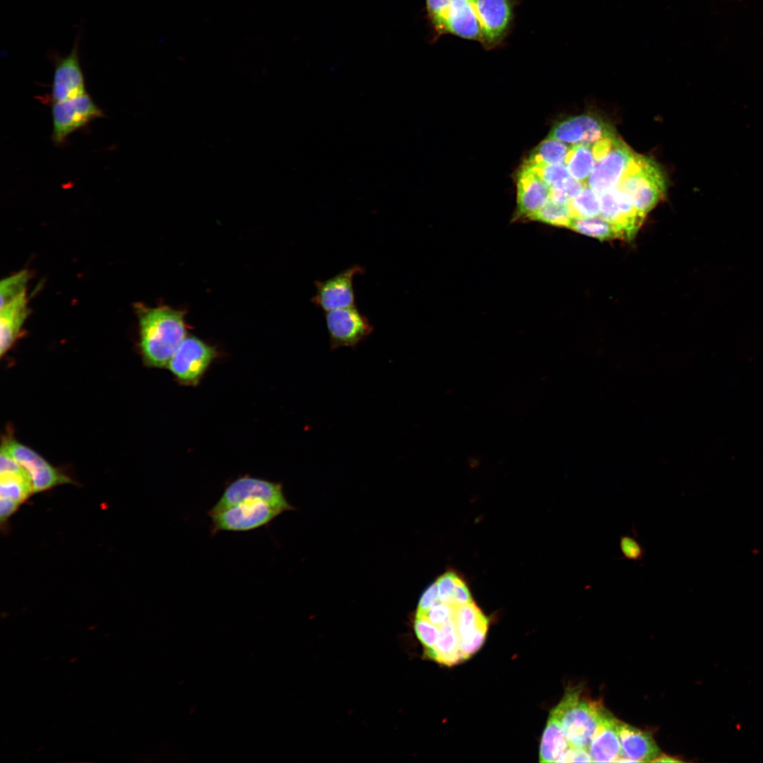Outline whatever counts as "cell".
Listing matches in <instances>:
<instances>
[{"label": "cell", "instance_id": "6da1fadb", "mask_svg": "<svg viewBox=\"0 0 763 763\" xmlns=\"http://www.w3.org/2000/svg\"><path fill=\"white\" fill-rule=\"evenodd\" d=\"M434 28L480 42L486 48L499 45L513 18L511 0H426Z\"/></svg>", "mask_w": 763, "mask_h": 763}, {"label": "cell", "instance_id": "7a4b0ae2", "mask_svg": "<svg viewBox=\"0 0 763 763\" xmlns=\"http://www.w3.org/2000/svg\"><path fill=\"white\" fill-rule=\"evenodd\" d=\"M139 325V347L144 364L150 367H167L187 337L185 312L166 305L136 306Z\"/></svg>", "mask_w": 763, "mask_h": 763}, {"label": "cell", "instance_id": "3957f363", "mask_svg": "<svg viewBox=\"0 0 763 763\" xmlns=\"http://www.w3.org/2000/svg\"><path fill=\"white\" fill-rule=\"evenodd\" d=\"M605 710L600 701L584 696L582 687H574L550 714L560 721L570 746L588 750Z\"/></svg>", "mask_w": 763, "mask_h": 763}, {"label": "cell", "instance_id": "277c9868", "mask_svg": "<svg viewBox=\"0 0 763 763\" xmlns=\"http://www.w3.org/2000/svg\"><path fill=\"white\" fill-rule=\"evenodd\" d=\"M617 188L646 216L664 197L666 182L661 169L653 160L634 153Z\"/></svg>", "mask_w": 763, "mask_h": 763}, {"label": "cell", "instance_id": "5b68a950", "mask_svg": "<svg viewBox=\"0 0 763 763\" xmlns=\"http://www.w3.org/2000/svg\"><path fill=\"white\" fill-rule=\"evenodd\" d=\"M283 511L261 499L239 502L218 512L208 514L211 533L246 532L265 527Z\"/></svg>", "mask_w": 763, "mask_h": 763}, {"label": "cell", "instance_id": "8992f818", "mask_svg": "<svg viewBox=\"0 0 763 763\" xmlns=\"http://www.w3.org/2000/svg\"><path fill=\"white\" fill-rule=\"evenodd\" d=\"M252 499L263 500L283 512L294 509L284 495L281 483L244 475L234 480L225 487L220 497L208 510L207 514L218 512L239 502Z\"/></svg>", "mask_w": 763, "mask_h": 763}, {"label": "cell", "instance_id": "52a82bcc", "mask_svg": "<svg viewBox=\"0 0 763 763\" xmlns=\"http://www.w3.org/2000/svg\"><path fill=\"white\" fill-rule=\"evenodd\" d=\"M52 116V139L56 146H61L70 134L103 117L104 112L85 93L73 98L54 102Z\"/></svg>", "mask_w": 763, "mask_h": 763}, {"label": "cell", "instance_id": "ba28073f", "mask_svg": "<svg viewBox=\"0 0 763 763\" xmlns=\"http://www.w3.org/2000/svg\"><path fill=\"white\" fill-rule=\"evenodd\" d=\"M82 33L76 36L69 54L61 56L56 51L49 52L54 64L51 98L54 102L73 98L85 93V76L80 60Z\"/></svg>", "mask_w": 763, "mask_h": 763}, {"label": "cell", "instance_id": "9c48e42d", "mask_svg": "<svg viewBox=\"0 0 763 763\" xmlns=\"http://www.w3.org/2000/svg\"><path fill=\"white\" fill-rule=\"evenodd\" d=\"M216 356V350L195 336H187L167 367L182 384L196 385Z\"/></svg>", "mask_w": 763, "mask_h": 763}, {"label": "cell", "instance_id": "30bf717a", "mask_svg": "<svg viewBox=\"0 0 763 763\" xmlns=\"http://www.w3.org/2000/svg\"><path fill=\"white\" fill-rule=\"evenodd\" d=\"M325 323L332 350L343 347L355 348L374 329L355 305L326 312Z\"/></svg>", "mask_w": 763, "mask_h": 763}, {"label": "cell", "instance_id": "8fae6325", "mask_svg": "<svg viewBox=\"0 0 763 763\" xmlns=\"http://www.w3.org/2000/svg\"><path fill=\"white\" fill-rule=\"evenodd\" d=\"M1 445L28 473L33 493L43 492L58 485L73 483L71 478L52 466L35 451L13 438L5 437Z\"/></svg>", "mask_w": 763, "mask_h": 763}, {"label": "cell", "instance_id": "7c38bea8", "mask_svg": "<svg viewBox=\"0 0 763 763\" xmlns=\"http://www.w3.org/2000/svg\"><path fill=\"white\" fill-rule=\"evenodd\" d=\"M364 272L363 267L353 265L324 280H316L311 302L325 312L355 305L353 278Z\"/></svg>", "mask_w": 763, "mask_h": 763}, {"label": "cell", "instance_id": "4fadbf2b", "mask_svg": "<svg viewBox=\"0 0 763 763\" xmlns=\"http://www.w3.org/2000/svg\"><path fill=\"white\" fill-rule=\"evenodd\" d=\"M634 153L617 137L610 151L596 162L586 185L599 194L617 188Z\"/></svg>", "mask_w": 763, "mask_h": 763}, {"label": "cell", "instance_id": "5bb4252c", "mask_svg": "<svg viewBox=\"0 0 763 763\" xmlns=\"http://www.w3.org/2000/svg\"><path fill=\"white\" fill-rule=\"evenodd\" d=\"M614 134L610 126L601 119L584 114L560 122L552 129L548 137L571 146L591 145Z\"/></svg>", "mask_w": 763, "mask_h": 763}, {"label": "cell", "instance_id": "9a60e30c", "mask_svg": "<svg viewBox=\"0 0 763 763\" xmlns=\"http://www.w3.org/2000/svg\"><path fill=\"white\" fill-rule=\"evenodd\" d=\"M454 620L459 637L464 660L473 656L483 644L488 620L474 602L455 607Z\"/></svg>", "mask_w": 763, "mask_h": 763}, {"label": "cell", "instance_id": "2e32d148", "mask_svg": "<svg viewBox=\"0 0 763 763\" xmlns=\"http://www.w3.org/2000/svg\"><path fill=\"white\" fill-rule=\"evenodd\" d=\"M599 195L600 216L617 227L624 234L625 239H632L638 231L645 216L635 208L618 188Z\"/></svg>", "mask_w": 763, "mask_h": 763}, {"label": "cell", "instance_id": "e0dca14e", "mask_svg": "<svg viewBox=\"0 0 763 763\" xmlns=\"http://www.w3.org/2000/svg\"><path fill=\"white\" fill-rule=\"evenodd\" d=\"M550 199V188L530 167L522 165L517 176L518 215L531 218Z\"/></svg>", "mask_w": 763, "mask_h": 763}, {"label": "cell", "instance_id": "ac0fdd59", "mask_svg": "<svg viewBox=\"0 0 763 763\" xmlns=\"http://www.w3.org/2000/svg\"><path fill=\"white\" fill-rule=\"evenodd\" d=\"M616 728L623 758L620 762H653L661 751L652 735L617 719Z\"/></svg>", "mask_w": 763, "mask_h": 763}, {"label": "cell", "instance_id": "d6986e66", "mask_svg": "<svg viewBox=\"0 0 763 763\" xmlns=\"http://www.w3.org/2000/svg\"><path fill=\"white\" fill-rule=\"evenodd\" d=\"M617 719L605 709L588 749L592 762H620L623 758L616 728Z\"/></svg>", "mask_w": 763, "mask_h": 763}, {"label": "cell", "instance_id": "ffe728a7", "mask_svg": "<svg viewBox=\"0 0 763 763\" xmlns=\"http://www.w3.org/2000/svg\"><path fill=\"white\" fill-rule=\"evenodd\" d=\"M0 355L13 346L28 315L26 293L0 307Z\"/></svg>", "mask_w": 763, "mask_h": 763}, {"label": "cell", "instance_id": "44dd1931", "mask_svg": "<svg viewBox=\"0 0 763 763\" xmlns=\"http://www.w3.org/2000/svg\"><path fill=\"white\" fill-rule=\"evenodd\" d=\"M425 656L445 666H451L465 661L461 651L459 637L454 619L439 627L434 648L425 649Z\"/></svg>", "mask_w": 763, "mask_h": 763}, {"label": "cell", "instance_id": "7402d4cb", "mask_svg": "<svg viewBox=\"0 0 763 763\" xmlns=\"http://www.w3.org/2000/svg\"><path fill=\"white\" fill-rule=\"evenodd\" d=\"M569 747V742L560 721L550 714L540 745L539 761L556 762Z\"/></svg>", "mask_w": 763, "mask_h": 763}, {"label": "cell", "instance_id": "603a6c76", "mask_svg": "<svg viewBox=\"0 0 763 763\" xmlns=\"http://www.w3.org/2000/svg\"><path fill=\"white\" fill-rule=\"evenodd\" d=\"M572 146L548 137L536 147L524 164L527 165L566 163Z\"/></svg>", "mask_w": 763, "mask_h": 763}, {"label": "cell", "instance_id": "cb8c5ba5", "mask_svg": "<svg viewBox=\"0 0 763 763\" xmlns=\"http://www.w3.org/2000/svg\"><path fill=\"white\" fill-rule=\"evenodd\" d=\"M32 494L30 478L25 469L0 473V499H8L20 505Z\"/></svg>", "mask_w": 763, "mask_h": 763}, {"label": "cell", "instance_id": "d4e9b609", "mask_svg": "<svg viewBox=\"0 0 763 763\" xmlns=\"http://www.w3.org/2000/svg\"><path fill=\"white\" fill-rule=\"evenodd\" d=\"M569 228L601 240L625 239L624 234L617 227L601 216L574 218Z\"/></svg>", "mask_w": 763, "mask_h": 763}, {"label": "cell", "instance_id": "484cf974", "mask_svg": "<svg viewBox=\"0 0 763 763\" xmlns=\"http://www.w3.org/2000/svg\"><path fill=\"white\" fill-rule=\"evenodd\" d=\"M596 164L591 145L585 144L572 146L565 163L569 175L583 182H586Z\"/></svg>", "mask_w": 763, "mask_h": 763}, {"label": "cell", "instance_id": "4316f807", "mask_svg": "<svg viewBox=\"0 0 763 763\" xmlns=\"http://www.w3.org/2000/svg\"><path fill=\"white\" fill-rule=\"evenodd\" d=\"M568 205L574 218H593L601 214L600 195L587 185Z\"/></svg>", "mask_w": 763, "mask_h": 763}, {"label": "cell", "instance_id": "83f0119b", "mask_svg": "<svg viewBox=\"0 0 763 763\" xmlns=\"http://www.w3.org/2000/svg\"><path fill=\"white\" fill-rule=\"evenodd\" d=\"M531 219L554 226L569 227L574 218L568 203H558L550 199Z\"/></svg>", "mask_w": 763, "mask_h": 763}, {"label": "cell", "instance_id": "f1b7e54d", "mask_svg": "<svg viewBox=\"0 0 763 763\" xmlns=\"http://www.w3.org/2000/svg\"><path fill=\"white\" fill-rule=\"evenodd\" d=\"M28 273L21 271L11 276L4 278L1 281L0 307L13 301L24 293H26L27 283L28 281Z\"/></svg>", "mask_w": 763, "mask_h": 763}, {"label": "cell", "instance_id": "f546056e", "mask_svg": "<svg viewBox=\"0 0 763 763\" xmlns=\"http://www.w3.org/2000/svg\"><path fill=\"white\" fill-rule=\"evenodd\" d=\"M586 186V182L579 181L570 176L550 189V200L568 203L570 200L578 196Z\"/></svg>", "mask_w": 763, "mask_h": 763}, {"label": "cell", "instance_id": "4dcf8cb0", "mask_svg": "<svg viewBox=\"0 0 763 763\" xmlns=\"http://www.w3.org/2000/svg\"><path fill=\"white\" fill-rule=\"evenodd\" d=\"M524 165L532 169L550 189L571 176L564 164Z\"/></svg>", "mask_w": 763, "mask_h": 763}, {"label": "cell", "instance_id": "1f68e13d", "mask_svg": "<svg viewBox=\"0 0 763 763\" xmlns=\"http://www.w3.org/2000/svg\"><path fill=\"white\" fill-rule=\"evenodd\" d=\"M415 632L425 649L434 648L439 635V627L423 616H416L414 622Z\"/></svg>", "mask_w": 763, "mask_h": 763}, {"label": "cell", "instance_id": "d6a6232c", "mask_svg": "<svg viewBox=\"0 0 763 763\" xmlns=\"http://www.w3.org/2000/svg\"><path fill=\"white\" fill-rule=\"evenodd\" d=\"M455 606L437 601L423 615L432 624L439 627L454 619Z\"/></svg>", "mask_w": 763, "mask_h": 763}, {"label": "cell", "instance_id": "836d02e7", "mask_svg": "<svg viewBox=\"0 0 763 763\" xmlns=\"http://www.w3.org/2000/svg\"><path fill=\"white\" fill-rule=\"evenodd\" d=\"M619 545L623 557L629 560L638 562L644 557V549L636 538L629 535L620 536Z\"/></svg>", "mask_w": 763, "mask_h": 763}, {"label": "cell", "instance_id": "e575fe53", "mask_svg": "<svg viewBox=\"0 0 763 763\" xmlns=\"http://www.w3.org/2000/svg\"><path fill=\"white\" fill-rule=\"evenodd\" d=\"M458 576L456 572L449 571L437 579L438 600L439 601L451 604L453 591Z\"/></svg>", "mask_w": 763, "mask_h": 763}, {"label": "cell", "instance_id": "d590c367", "mask_svg": "<svg viewBox=\"0 0 763 763\" xmlns=\"http://www.w3.org/2000/svg\"><path fill=\"white\" fill-rule=\"evenodd\" d=\"M438 591L436 581L428 586L422 594L416 612V616H423L437 601Z\"/></svg>", "mask_w": 763, "mask_h": 763}, {"label": "cell", "instance_id": "8d00e7d4", "mask_svg": "<svg viewBox=\"0 0 763 763\" xmlns=\"http://www.w3.org/2000/svg\"><path fill=\"white\" fill-rule=\"evenodd\" d=\"M472 602H473L472 596L467 585L460 576H458L453 591L451 605L457 607Z\"/></svg>", "mask_w": 763, "mask_h": 763}, {"label": "cell", "instance_id": "74e56055", "mask_svg": "<svg viewBox=\"0 0 763 763\" xmlns=\"http://www.w3.org/2000/svg\"><path fill=\"white\" fill-rule=\"evenodd\" d=\"M556 762H592V760L588 750L570 746Z\"/></svg>", "mask_w": 763, "mask_h": 763}, {"label": "cell", "instance_id": "f35d334b", "mask_svg": "<svg viewBox=\"0 0 763 763\" xmlns=\"http://www.w3.org/2000/svg\"><path fill=\"white\" fill-rule=\"evenodd\" d=\"M653 762H682V761L677 759V758H675V757H670V756H668V755H666L661 754L655 759H653Z\"/></svg>", "mask_w": 763, "mask_h": 763}]
</instances>
